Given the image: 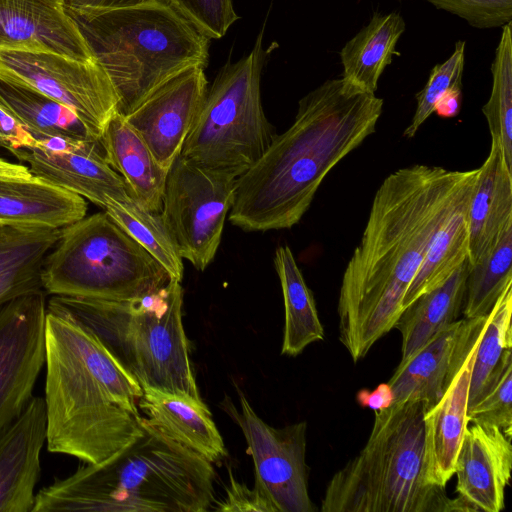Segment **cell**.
I'll list each match as a JSON object with an SVG mask.
<instances>
[{
	"instance_id": "1",
	"label": "cell",
	"mask_w": 512,
	"mask_h": 512,
	"mask_svg": "<svg viewBox=\"0 0 512 512\" xmlns=\"http://www.w3.org/2000/svg\"><path fill=\"white\" fill-rule=\"evenodd\" d=\"M479 172L415 164L391 173L376 191L337 307L339 340L355 363L394 328L435 234Z\"/></svg>"
},
{
	"instance_id": "2",
	"label": "cell",
	"mask_w": 512,
	"mask_h": 512,
	"mask_svg": "<svg viewBox=\"0 0 512 512\" xmlns=\"http://www.w3.org/2000/svg\"><path fill=\"white\" fill-rule=\"evenodd\" d=\"M383 104L342 77L302 97L291 126L236 178L229 221L248 232L297 224L328 173L375 132Z\"/></svg>"
},
{
	"instance_id": "3",
	"label": "cell",
	"mask_w": 512,
	"mask_h": 512,
	"mask_svg": "<svg viewBox=\"0 0 512 512\" xmlns=\"http://www.w3.org/2000/svg\"><path fill=\"white\" fill-rule=\"evenodd\" d=\"M44 405L51 453L100 463L143 432V389L84 324L47 303Z\"/></svg>"
},
{
	"instance_id": "4",
	"label": "cell",
	"mask_w": 512,
	"mask_h": 512,
	"mask_svg": "<svg viewBox=\"0 0 512 512\" xmlns=\"http://www.w3.org/2000/svg\"><path fill=\"white\" fill-rule=\"evenodd\" d=\"M130 444L78 467L36 494L32 512H205L214 502L210 461L174 441L147 418Z\"/></svg>"
},
{
	"instance_id": "5",
	"label": "cell",
	"mask_w": 512,
	"mask_h": 512,
	"mask_svg": "<svg viewBox=\"0 0 512 512\" xmlns=\"http://www.w3.org/2000/svg\"><path fill=\"white\" fill-rule=\"evenodd\" d=\"M423 401L393 403L374 411L361 451L334 473L321 501L322 512H473L426 475Z\"/></svg>"
},
{
	"instance_id": "6",
	"label": "cell",
	"mask_w": 512,
	"mask_h": 512,
	"mask_svg": "<svg viewBox=\"0 0 512 512\" xmlns=\"http://www.w3.org/2000/svg\"><path fill=\"white\" fill-rule=\"evenodd\" d=\"M128 114L165 81L206 68L210 39L165 0L73 17Z\"/></svg>"
},
{
	"instance_id": "7",
	"label": "cell",
	"mask_w": 512,
	"mask_h": 512,
	"mask_svg": "<svg viewBox=\"0 0 512 512\" xmlns=\"http://www.w3.org/2000/svg\"><path fill=\"white\" fill-rule=\"evenodd\" d=\"M47 303L95 333L142 388L200 398L182 321L181 282L125 301L51 296Z\"/></svg>"
},
{
	"instance_id": "8",
	"label": "cell",
	"mask_w": 512,
	"mask_h": 512,
	"mask_svg": "<svg viewBox=\"0 0 512 512\" xmlns=\"http://www.w3.org/2000/svg\"><path fill=\"white\" fill-rule=\"evenodd\" d=\"M171 280L105 211L62 227L41 273L42 288L51 296L114 301L146 296Z\"/></svg>"
},
{
	"instance_id": "9",
	"label": "cell",
	"mask_w": 512,
	"mask_h": 512,
	"mask_svg": "<svg viewBox=\"0 0 512 512\" xmlns=\"http://www.w3.org/2000/svg\"><path fill=\"white\" fill-rule=\"evenodd\" d=\"M263 36L262 29L250 52L224 65L208 87L182 155L239 176L264 154L276 133L261 99Z\"/></svg>"
},
{
	"instance_id": "10",
	"label": "cell",
	"mask_w": 512,
	"mask_h": 512,
	"mask_svg": "<svg viewBox=\"0 0 512 512\" xmlns=\"http://www.w3.org/2000/svg\"><path fill=\"white\" fill-rule=\"evenodd\" d=\"M237 177L182 154L168 171L160 214L182 259L199 271L215 258Z\"/></svg>"
},
{
	"instance_id": "11",
	"label": "cell",
	"mask_w": 512,
	"mask_h": 512,
	"mask_svg": "<svg viewBox=\"0 0 512 512\" xmlns=\"http://www.w3.org/2000/svg\"><path fill=\"white\" fill-rule=\"evenodd\" d=\"M0 79L35 90L68 107L99 142L108 121L118 112L116 92L96 60L0 50Z\"/></svg>"
},
{
	"instance_id": "12",
	"label": "cell",
	"mask_w": 512,
	"mask_h": 512,
	"mask_svg": "<svg viewBox=\"0 0 512 512\" xmlns=\"http://www.w3.org/2000/svg\"><path fill=\"white\" fill-rule=\"evenodd\" d=\"M223 409L237 422L255 468V485L276 512H314L308 492L306 422L274 428L254 411L239 390L240 410L230 400Z\"/></svg>"
},
{
	"instance_id": "13",
	"label": "cell",
	"mask_w": 512,
	"mask_h": 512,
	"mask_svg": "<svg viewBox=\"0 0 512 512\" xmlns=\"http://www.w3.org/2000/svg\"><path fill=\"white\" fill-rule=\"evenodd\" d=\"M44 290L18 297L0 309V434L32 399L44 369Z\"/></svg>"
},
{
	"instance_id": "14",
	"label": "cell",
	"mask_w": 512,
	"mask_h": 512,
	"mask_svg": "<svg viewBox=\"0 0 512 512\" xmlns=\"http://www.w3.org/2000/svg\"><path fill=\"white\" fill-rule=\"evenodd\" d=\"M11 153L33 176L103 209L109 199L129 197L122 177L107 163L98 141L50 137Z\"/></svg>"
},
{
	"instance_id": "15",
	"label": "cell",
	"mask_w": 512,
	"mask_h": 512,
	"mask_svg": "<svg viewBox=\"0 0 512 512\" xmlns=\"http://www.w3.org/2000/svg\"><path fill=\"white\" fill-rule=\"evenodd\" d=\"M207 90L205 68L191 66L165 81L124 115L163 168L169 170L181 154Z\"/></svg>"
},
{
	"instance_id": "16",
	"label": "cell",
	"mask_w": 512,
	"mask_h": 512,
	"mask_svg": "<svg viewBox=\"0 0 512 512\" xmlns=\"http://www.w3.org/2000/svg\"><path fill=\"white\" fill-rule=\"evenodd\" d=\"M487 316L457 320L437 332L387 382L393 403L423 401L430 408L442 397L455 370L485 328Z\"/></svg>"
},
{
	"instance_id": "17",
	"label": "cell",
	"mask_w": 512,
	"mask_h": 512,
	"mask_svg": "<svg viewBox=\"0 0 512 512\" xmlns=\"http://www.w3.org/2000/svg\"><path fill=\"white\" fill-rule=\"evenodd\" d=\"M0 50L96 60L62 0H0Z\"/></svg>"
},
{
	"instance_id": "18",
	"label": "cell",
	"mask_w": 512,
	"mask_h": 512,
	"mask_svg": "<svg viewBox=\"0 0 512 512\" xmlns=\"http://www.w3.org/2000/svg\"><path fill=\"white\" fill-rule=\"evenodd\" d=\"M512 468V445L496 426H467L455 463L456 492L473 512H500Z\"/></svg>"
},
{
	"instance_id": "19",
	"label": "cell",
	"mask_w": 512,
	"mask_h": 512,
	"mask_svg": "<svg viewBox=\"0 0 512 512\" xmlns=\"http://www.w3.org/2000/svg\"><path fill=\"white\" fill-rule=\"evenodd\" d=\"M46 444L44 399L33 396L0 434V512H32Z\"/></svg>"
},
{
	"instance_id": "20",
	"label": "cell",
	"mask_w": 512,
	"mask_h": 512,
	"mask_svg": "<svg viewBox=\"0 0 512 512\" xmlns=\"http://www.w3.org/2000/svg\"><path fill=\"white\" fill-rule=\"evenodd\" d=\"M481 335L463 357L442 397L424 417L426 475L428 482L436 486L445 487L455 474L457 454L468 426L470 377Z\"/></svg>"
},
{
	"instance_id": "21",
	"label": "cell",
	"mask_w": 512,
	"mask_h": 512,
	"mask_svg": "<svg viewBox=\"0 0 512 512\" xmlns=\"http://www.w3.org/2000/svg\"><path fill=\"white\" fill-rule=\"evenodd\" d=\"M138 409L168 437L211 463L226 456L223 438L201 398L145 387Z\"/></svg>"
},
{
	"instance_id": "22",
	"label": "cell",
	"mask_w": 512,
	"mask_h": 512,
	"mask_svg": "<svg viewBox=\"0 0 512 512\" xmlns=\"http://www.w3.org/2000/svg\"><path fill=\"white\" fill-rule=\"evenodd\" d=\"M479 170L467 212L471 265L488 254L512 225V171L497 141L491 140L489 154Z\"/></svg>"
},
{
	"instance_id": "23",
	"label": "cell",
	"mask_w": 512,
	"mask_h": 512,
	"mask_svg": "<svg viewBox=\"0 0 512 512\" xmlns=\"http://www.w3.org/2000/svg\"><path fill=\"white\" fill-rule=\"evenodd\" d=\"M100 144L107 163L122 177L129 197L146 209L160 213L169 170L157 162L124 115L117 112L112 116Z\"/></svg>"
},
{
	"instance_id": "24",
	"label": "cell",
	"mask_w": 512,
	"mask_h": 512,
	"mask_svg": "<svg viewBox=\"0 0 512 512\" xmlns=\"http://www.w3.org/2000/svg\"><path fill=\"white\" fill-rule=\"evenodd\" d=\"M86 211L84 198L40 178L0 175V224L62 228Z\"/></svg>"
},
{
	"instance_id": "25",
	"label": "cell",
	"mask_w": 512,
	"mask_h": 512,
	"mask_svg": "<svg viewBox=\"0 0 512 512\" xmlns=\"http://www.w3.org/2000/svg\"><path fill=\"white\" fill-rule=\"evenodd\" d=\"M61 228L0 224V309L43 290L41 273Z\"/></svg>"
},
{
	"instance_id": "26",
	"label": "cell",
	"mask_w": 512,
	"mask_h": 512,
	"mask_svg": "<svg viewBox=\"0 0 512 512\" xmlns=\"http://www.w3.org/2000/svg\"><path fill=\"white\" fill-rule=\"evenodd\" d=\"M469 269L467 259L441 285L421 294L403 309L394 325L402 337L400 363L441 329L457 321L464 304Z\"/></svg>"
},
{
	"instance_id": "27",
	"label": "cell",
	"mask_w": 512,
	"mask_h": 512,
	"mask_svg": "<svg viewBox=\"0 0 512 512\" xmlns=\"http://www.w3.org/2000/svg\"><path fill=\"white\" fill-rule=\"evenodd\" d=\"M405 29L400 13H374L340 51L342 78L375 93L380 76L392 63L393 56L400 54L396 45Z\"/></svg>"
},
{
	"instance_id": "28",
	"label": "cell",
	"mask_w": 512,
	"mask_h": 512,
	"mask_svg": "<svg viewBox=\"0 0 512 512\" xmlns=\"http://www.w3.org/2000/svg\"><path fill=\"white\" fill-rule=\"evenodd\" d=\"M477 181L478 178L462 192L435 234L417 274L404 295L402 309L421 294L441 285L468 259L467 212Z\"/></svg>"
},
{
	"instance_id": "29",
	"label": "cell",
	"mask_w": 512,
	"mask_h": 512,
	"mask_svg": "<svg viewBox=\"0 0 512 512\" xmlns=\"http://www.w3.org/2000/svg\"><path fill=\"white\" fill-rule=\"evenodd\" d=\"M274 264L282 288L285 309L281 353L297 356L308 345L323 340L324 329L313 294L306 285L288 245L277 247Z\"/></svg>"
},
{
	"instance_id": "30",
	"label": "cell",
	"mask_w": 512,
	"mask_h": 512,
	"mask_svg": "<svg viewBox=\"0 0 512 512\" xmlns=\"http://www.w3.org/2000/svg\"><path fill=\"white\" fill-rule=\"evenodd\" d=\"M0 107L35 140L62 137L97 141L68 107L35 90L1 79Z\"/></svg>"
},
{
	"instance_id": "31",
	"label": "cell",
	"mask_w": 512,
	"mask_h": 512,
	"mask_svg": "<svg viewBox=\"0 0 512 512\" xmlns=\"http://www.w3.org/2000/svg\"><path fill=\"white\" fill-rule=\"evenodd\" d=\"M511 315L512 282L507 284L488 313L472 365L468 410L487 394L505 361L512 356Z\"/></svg>"
},
{
	"instance_id": "32",
	"label": "cell",
	"mask_w": 512,
	"mask_h": 512,
	"mask_svg": "<svg viewBox=\"0 0 512 512\" xmlns=\"http://www.w3.org/2000/svg\"><path fill=\"white\" fill-rule=\"evenodd\" d=\"M104 211L154 257L173 280L182 281L183 259L160 213L146 209L130 197L109 199Z\"/></svg>"
},
{
	"instance_id": "33",
	"label": "cell",
	"mask_w": 512,
	"mask_h": 512,
	"mask_svg": "<svg viewBox=\"0 0 512 512\" xmlns=\"http://www.w3.org/2000/svg\"><path fill=\"white\" fill-rule=\"evenodd\" d=\"M512 225L479 262L471 265L466 280L462 313L465 319L486 316L512 282Z\"/></svg>"
},
{
	"instance_id": "34",
	"label": "cell",
	"mask_w": 512,
	"mask_h": 512,
	"mask_svg": "<svg viewBox=\"0 0 512 512\" xmlns=\"http://www.w3.org/2000/svg\"><path fill=\"white\" fill-rule=\"evenodd\" d=\"M491 63L492 88L482 107L491 140L499 143L512 171V22L504 25Z\"/></svg>"
},
{
	"instance_id": "35",
	"label": "cell",
	"mask_w": 512,
	"mask_h": 512,
	"mask_svg": "<svg viewBox=\"0 0 512 512\" xmlns=\"http://www.w3.org/2000/svg\"><path fill=\"white\" fill-rule=\"evenodd\" d=\"M465 48L464 40L457 41L448 59L436 64L431 69L427 83L415 96L416 110L411 123L404 130L403 136L414 137L421 125L435 111L437 103L445 94L453 90H462Z\"/></svg>"
},
{
	"instance_id": "36",
	"label": "cell",
	"mask_w": 512,
	"mask_h": 512,
	"mask_svg": "<svg viewBox=\"0 0 512 512\" xmlns=\"http://www.w3.org/2000/svg\"><path fill=\"white\" fill-rule=\"evenodd\" d=\"M512 356L505 361L487 394L467 411L468 424L496 426L512 436Z\"/></svg>"
},
{
	"instance_id": "37",
	"label": "cell",
	"mask_w": 512,
	"mask_h": 512,
	"mask_svg": "<svg viewBox=\"0 0 512 512\" xmlns=\"http://www.w3.org/2000/svg\"><path fill=\"white\" fill-rule=\"evenodd\" d=\"M208 39H220L238 20L233 0H165Z\"/></svg>"
},
{
	"instance_id": "38",
	"label": "cell",
	"mask_w": 512,
	"mask_h": 512,
	"mask_svg": "<svg viewBox=\"0 0 512 512\" xmlns=\"http://www.w3.org/2000/svg\"><path fill=\"white\" fill-rule=\"evenodd\" d=\"M402 1V0H399ZM465 20L477 29L503 27L512 22V0H424Z\"/></svg>"
},
{
	"instance_id": "39",
	"label": "cell",
	"mask_w": 512,
	"mask_h": 512,
	"mask_svg": "<svg viewBox=\"0 0 512 512\" xmlns=\"http://www.w3.org/2000/svg\"><path fill=\"white\" fill-rule=\"evenodd\" d=\"M223 512H276L273 505L257 489H250L245 483L235 479L229 470V485L224 499L214 508Z\"/></svg>"
},
{
	"instance_id": "40",
	"label": "cell",
	"mask_w": 512,
	"mask_h": 512,
	"mask_svg": "<svg viewBox=\"0 0 512 512\" xmlns=\"http://www.w3.org/2000/svg\"><path fill=\"white\" fill-rule=\"evenodd\" d=\"M34 142V137L0 107V147L11 152L22 146L32 145Z\"/></svg>"
},
{
	"instance_id": "41",
	"label": "cell",
	"mask_w": 512,
	"mask_h": 512,
	"mask_svg": "<svg viewBox=\"0 0 512 512\" xmlns=\"http://www.w3.org/2000/svg\"><path fill=\"white\" fill-rule=\"evenodd\" d=\"M66 10L72 17L90 13L132 7L154 0H62Z\"/></svg>"
},
{
	"instance_id": "42",
	"label": "cell",
	"mask_w": 512,
	"mask_h": 512,
	"mask_svg": "<svg viewBox=\"0 0 512 512\" xmlns=\"http://www.w3.org/2000/svg\"><path fill=\"white\" fill-rule=\"evenodd\" d=\"M356 399L364 408L378 411L393 404V392L388 383L379 384L374 390H360Z\"/></svg>"
},
{
	"instance_id": "43",
	"label": "cell",
	"mask_w": 512,
	"mask_h": 512,
	"mask_svg": "<svg viewBox=\"0 0 512 512\" xmlns=\"http://www.w3.org/2000/svg\"><path fill=\"white\" fill-rule=\"evenodd\" d=\"M460 103L461 90L450 91L439 100L434 112L442 117H453L458 114Z\"/></svg>"
},
{
	"instance_id": "44",
	"label": "cell",
	"mask_w": 512,
	"mask_h": 512,
	"mask_svg": "<svg viewBox=\"0 0 512 512\" xmlns=\"http://www.w3.org/2000/svg\"><path fill=\"white\" fill-rule=\"evenodd\" d=\"M0 175L14 177H31L33 176L27 166L23 164H15L0 158Z\"/></svg>"
}]
</instances>
